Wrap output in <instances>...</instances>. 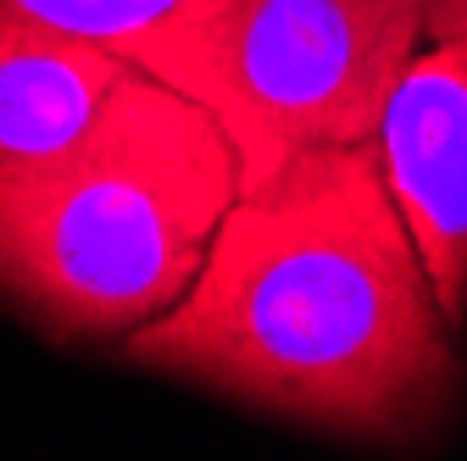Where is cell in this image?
<instances>
[{
  "instance_id": "8992f818",
  "label": "cell",
  "mask_w": 467,
  "mask_h": 461,
  "mask_svg": "<svg viewBox=\"0 0 467 461\" xmlns=\"http://www.w3.org/2000/svg\"><path fill=\"white\" fill-rule=\"evenodd\" d=\"M234 6L240 0H0V12L106 45L195 100L212 84Z\"/></svg>"
},
{
  "instance_id": "5b68a950",
  "label": "cell",
  "mask_w": 467,
  "mask_h": 461,
  "mask_svg": "<svg viewBox=\"0 0 467 461\" xmlns=\"http://www.w3.org/2000/svg\"><path fill=\"white\" fill-rule=\"evenodd\" d=\"M129 73L134 62L106 45L0 12V156L73 139Z\"/></svg>"
},
{
  "instance_id": "7a4b0ae2",
  "label": "cell",
  "mask_w": 467,
  "mask_h": 461,
  "mask_svg": "<svg viewBox=\"0 0 467 461\" xmlns=\"http://www.w3.org/2000/svg\"><path fill=\"white\" fill-rule=\"evenodd\" d=\"M240 195L212 111L129 73L45 150L0 156V306L50 344H117L179 301Z\"/></svg>"
},
{
  "instance_id": "3957f363",
  "label": "cell",
  "mask_w": 467,
  "mask_h": 461,
  "mask_svg": "<svg viewBox=\"0 0 467 461\" xmlns=\"http://www.w3.org/2000/svg\"><path fill=\"white\" fill-rule=\"evenodd\" d=\"M440 0H240L201 106L240 156V190L301 150L362 145Z\"/></svg>"
},
{
  "instance_id": "277c9868",
  "label": "cell",
  "mask_w": 467,
  "mask_h": 461,
  "mask_svg": "<svg viewBox=\"0 0 467 461\" xmlns=\"http://www.w3.org/2000/svg\"><path fill=\"white\" fill-rule=\"evenodd\" d=\"M373 150L445 317L467 328V0L434 6L379 111Z\"/></svg>"
},
{
  "instance_id": "6da1fadb",
  "label": "cell",
  "mask_w": 467,
  "mask_h": 461,
  "mask_svg": "<svg viewBox=\"0 0 467 461\" xmlns=\"http://www.w3.org/2000/svg\"><path fill=\"white\" fill-rule=\"evenodd\" d=\"M456 333L362 139L245 184L195 283L117 356L328 439L418 450L456 417Z\"/></svg>"
}]
</instances>
